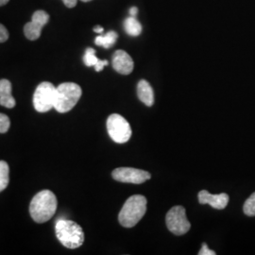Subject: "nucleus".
Wrapping results in <instances>:
<instances>
[{"label": "nucleus", "mask_w": 255, "mask_h": 255, "mask_svg": "<svg viewBox=\"0 0 255 255\" xmlns=\"http://www.w3.org/2000/svg\"><path fill=\"white\" fill-rule=\"evenodd\" d=\"M57 198L50 190L37 193L29 204V214L37 223H45L52 219L57 210Z\"/></svg>", "instance_id": "1"}, {"label": "nucleus", "mask_w": 255, "mask_h": 255, "mask_svg": "<svg viewBox=\"0 0 255 255\" xmlns=\"http://www.w3.org/2000/svg\"><path fill=\"white\" fill-rule=\"evenodd\" d=\"M146 211V198L142 195L131 196L119 213V223L125 228H132L145 216Z\"/></svg>", "instance_id": "2"}, {"label": "nucleus", "mask_w": 255, "mask_h": 255, "mask_svg": "<svg viewBox=\"0 0 255 255\" xmlns=\"http://www.w3.org/2000/svg\"><path fill=\"white\" fill-rule=\"evenodd\" d=\"M56 237L67 249H77L84 242V233L82 228L75 221L60 219L55 226Z\"/></svg>", "instance_id": "3"}, {"label": "nucleus", "mask_w": 255, "mask_h": 255, "mask_svg": "<svg viewBox=\"0 0 255 255\" xmlns=\"http://www.w3.org/2000/svg\"><path fill=\"white\" fill-rule=\"evenodd\" d=\"M82 90L80 85L74 82H64L56 87L54 109L64 114L73 109L82 97Z\"/></svg>", "instance_id": "4"}, {"label": "nucleus", "mask_w": 255, "mask_h": 255, "mask_svg": "<svg viewBox=\"0 0 255 255\" xmlns=\"http://www.w3.org/2000/svg\"><path fill=\"white\" fill-rule=\"evenodd\" d=\"M56 87L51 82H44L37 86L33 95V105L37 112L46 113L54 109Z\"/></svg>", "instance_id": "5"}, {"label": "nucleus", "mask_w": 255, "mask_h": 255, "mask_svg": "<svg viewBox=\"0 0 255 255\" xmlns=\"http://www.w3.org/2000/svg\"><path fill=\"white\" fill-rule=\"evenodd\" d=\"M107 130L110 137L118 144L126 143L131 136L129 123L118 114L111 115L107 119Z\"/></svg>", "instance_id": "6"}, {"label": "nucleus", "mask_w": 255, "mask_h": 255, "mask_svg": "<svg viewBox=\"0 0 255 255\" xmlns=\"http://www.w3.org/2000/svg\"><path fill=\"white\" fill-rule=\"evenodd\" d=\"M165 223L167 229L175 236H182L191 228L182 206H174L169 210L165 217Z\"/></svg>", "instance_id": "7"}, {"label": "nucleus", "mask_w": 255, "mask_h": 255, "mask_svg": "<svg viewBox=\"0 0 255 255\" xmlns=\"http://www.w3.org/2000/svg\"><path fill=\"white\" fill-rule=\"evenodd\" d=\"M113 178L120 182L141 184L151 178V175L142 169L133 167H119L116 168L113 173Z\"/></svg>", "instance_id": "8"}, {"label": "nucleus", "mask_w": 255, "mask_h": 255, "mask_svg": "<svg viewBox=\"0 0 255 255\" xmlns=\"http://www.w3.org/2000/svg\"><path fill=\"white\" fill-rule=\"evenodd\" d=\"M49 20V15L45 10H36L31 21L27 23L24 27V33L30 41H35L41 36L42 28L45 27Z\"/></svg>", "instance_id": "9"}, {"label": "nucleus", "mask_w": 255, "mask_h": 255, "mask_svg": "<svg viewBox=\"0 0 255 255\" xmlns=\"http://www.w3.org/2000/svg\"><path fill=\"white\" fill-rule=\"evenodd\" d=\"M133 61L124 50H117L113 55V67L122 75H128L133 70Z\"/></svg>", "instance_id": "10"}, {"label": "nucleus", "mask_w": 255, "mask_h": 255, "mask_svg": "<svg viewBox=\"0 0 255 255\" xmlns=\"http://www.w3.org/2000/svg\"><path fill=\"white\" fill-rule=\"evenodd\" d=\"M199 201L201 204H210L215 209H224L229 203V196L225 193L212 195L207 190L199 193Z\"/></svg>", "instance_id": "11"}, {"label": "nucleus", "mask_w": 255, "mask_h": 255, "mask_svg": "<svg viewBox=\"0 0 255 255\" xmlns=\"http://www.w3.org/2000/svg\"><path fill=\"white\" fill-rule=\"evenodd\" d=\"M0 105L11 109L16 105V101L11 95V83L8 80H0Z\"/></svg>", "instance_id": "12"}, {"label": "nucleus", "mask_w": 255, "mask_h": 255, "mask_svg": "<svg viewBox=\"0 0 255 255\" xmlns=\"http://www.w3.org/2000/svg\"><path fill=\"white\" fill-rule=\"evenodd\" d=\"M137 95L139 100L142 101L147 107L154 104V93L153 89L148 82L142 80L137 85Z\"/></svg>", "instance_id": "13"}, {"label": "nucleus", "mask_w": 255, "mask_h": 255, "mask_svg": "<svg viewBox=\"0 0 255 255\" xmlns=\"http://www.w3.org/2000/svg\"><path fill=\"white\" fill-rule=\"evenodd\" d=\"M83 62L86 66H95V69L97 72H101L104 66L108 65V61L106 60H100L96 56V50L92 47H88L85 50V53L83 56Z\"/></svg>", "instance_id": "14"}, {"label": "nucleus", "mask_w": 255, "mask_h": 255, "mask_svg": "<svg viewBox=\"0 0 255 255\" xmlns=\"http://www.w3.org/2000/svg\"><path fill=\"white\" fill-rule=\"evenodd\" d=\"M118 33L116 31H109L105 35H100L95 40V44L97 46H103L105 48H110L114 46L118 40Z\"/></svg>", "instance_id": "15"}, {"label": "nucleus", "mask_w": 255, "mask_h": 255, "mask_svg": "<svg viewBox=\"0 0 255 255\" xmlns=\"http://www.w3.org/2000/svg\"><path fill=\"white\" fill-rule=\"evenodd\" d=\"M124 27L126 32L130 36H138L142 32L141 24L133 16H129L125 20Z\"/></svg>", "instance_id": "16"}, {"label": "nucleus", "mask_w": 255, "mask_h": 255, "mask_svg": "<svg viewBox=\"0 0 255 255\" xmlns=\"http://www.w3.org/2000/svg\"><path fill=\"white\" fill-rule=\"evenodd\" d=\"M9 164L5 161H0V192L5 190L9 184Z\"/></svg>", "instance_id": "17"}, {"label": "nucleus", "mask_w": 255, "mask_h": 255, "mask_svg": "<svg viewBox=\"0 0 255 255\" xmlns=\"http://www.w3.org/2000/svg\"><path fill=\"white\" fill-rule=\"evenodd\" d=\"M244 213L249 217L255 216V192L247 200L243 206Z\"/></svg>", "instance_id": "18"}, {"label": "nucleus", "mask_w": 255, "mask_h": 255, "mask_svg": "<svg viewBox=\"0 0 255 255\" xmlns=\"http://www.w3.org/2000/svg\"><path fill=\"white\" fill-rule=\"evenodd\" d=\"M10 126L9 119L4 114H0V133H5L9 130Z\"/></svg>", "instance_id": "19"}, {"label": "nucleus", "mask_w": 255, "mask_h": 255, "mask_svg": "<svg viewBox=\"0 0 255 255\" xmlns=\"http://www.w3.org/2000/svg\"><path fill=\"white\" fill-rule=\"evenodd\" d=\"M9 39V32L7 28L0 24V43H4Z\"/></svg>", "instance_id": "20"}, {"label": "nucleus", "mask_w": 255, "mask_h": 255, "mask_svg": "<svg viewBox=\"0 0 255 255\" xmlns=\"http://www.w3.org/2000/svg\"><path fill=\"white\" fill-rule=\"evenodd\" d=\"M199 255H216V253L214 251H212V250H209L206 243H203L202 247H201V251L199 253Z\"/></svg>", "instance_id": "21"}, {"label": "nucleus", "mask_w": 255, "mask_h": 255, "mask_svg": "<svg viewBox=\"0 0 255 255\" xmlns=\"http://www.w3.org/2000/svg\"><path fill=\"white\" fill-rule=\"evenodd\" d=\"M63 1L67 8H74L78 2V0H63Z\"/></svg>", "instance_id": "22"}, {"label": "nucleus", "mask_w": 255, "mask_h": 255, "mask_svg": "<svg viewBox=\"0 0 255 255\" xmlns=\"http://www.w3.org/2000/svg\"><path fill=\"white\" fill-rule=\"evenodd\" d=\"M137 12H138V9H137L136 7H132V8H130V9H129V14H130V16L135 17Z\"/></svg>", "instance_id": "23"}, {"label": "nucleus", "mask_w": 255, "mask_h": 255, "mask_svg": "<svg viewBox=\"0 0 255 255\" xmlns=\"http://www.w3.org/2000/svg\"><path fill=\"white\" fill-rule=\"evenodd\" d=\"M103 30H104L103 27H101V26H97V27H94V31L97 32V33H102Z\"/></svg>", "instance_id": "24"}, {"label": "nucleus", "mask_w": 255, "mask_h": 255, "mask_svg": "<svg viewBox=\"0 0 255 255\" xmlns=\"http://www.w3.org/2000/svg\"><path fill=\"white\" fill-rule=\"evenodd\" d=\"M9 0H0V7L1 6H4V5H6L8 2H9Z\"/></svg>", "instance_id": "25"}, {"label": "nucleus", "mask_w": 255, "mask_h": 255, "mask_svg": "<svg viewBox=\"0 0 255 255\" xmlns=\"http://www.w3.org/2000/svg\"><path fill=\"white\" fill-rule=\"evenodd\" d=\"M82 2H89V1H91V0H82Z\"/></svg>", "instance_id": "26"}]
</instances>
